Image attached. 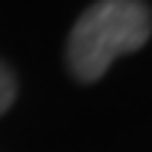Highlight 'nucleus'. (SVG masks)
I'll return each instance as SVG.
<instances>
[{"instance_id":"f03ea898","label":"nucleus","mask_w":152,"mask_h":152,"mask_svg":"<svg viewBox=\"0 0 152 152\" xmlns=\"http://www.w3.org/2000/svg\"><path fill=\"white\" fill-rule=\"evenodd\" d=\"M16 94H19V83H16V75L13 69L0 59V118L13 107L16 102Z\"/></svg>"},{"instance_id":"f257e3e1","label":"nucleus","mask_w":152,"mask_h":152,"mask_svg":"<svg viewBox=\"0 0 152 152\" xmlns=\"http://www.w3.org/2000/svg\"><path fill=\"white\" fill-rule=\"evenodd\" d=\"M152 35L147 0H96L69 29L64 61L77 83H96L110 64L139 51Z\"/></svg>"}]
</instances>
